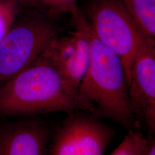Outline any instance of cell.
I'll return each mask as SVG.
<instances>
[{
	"mask_svg": "<svg viewBox=\"0 0 155 155\" xmlns=\"http://www.w3.org/2000/svg\"><path fill=\"white\" fill-rule=\"evenodd\" d=\"M143 155H155V143L154 140H151L149 147Z\"/></svg>",
	"mask_w": 155,
	"mask_h": 155,
	"instance_id": "13",
	"label": "cell"
},
{
	"mask_svg": "<svg viewBox=\"0 0 155 155\" xmlns=\"http://www.w3.org/2000/svg\"><path fill=\"white\" fill-rule=\"evenodd\" d=\"M47 128L38 120H24L0 129V155H45Z\"/></svg>",
	"mask_w": 155,
	"mask_h": 155,
	"instance_id": "8",
	"label": "cell"
},
{
	"mask_svg": "<svg viewBox=\"0 0 155 155\" xmlns=\"http://www.w3.org/2000/svg\"><path fill=\"white\" fill-rule=\"evenodd\" d=\"M113 137L110 127L91 114L72 112L56 130L50 155H104Z\"/></svg>",
	"mask_w": 155,
	"mask_h": 155,
	"instance_id": "6",
	"label": "cell"
},
{
	"mask_svg": "<svg viewBox=\"0 0 155 155\" xmlns=\"http://www.w3.org/2000/svg\"><path fill=\"white\" fill-rule=\"evenodd\" d=\"M77 110L92 113L78 95L67 89L58 73L39 58L31 66L0 84V116L29 115Z\"/></svg>",
	"mask_w": 155,
	"mask_h": 155,
	"instance_id": "1",
	"label": "cell"
},
{
	"mask_svg": "<svg viewBox=\"0 0 155 155\" xmlns=\"http://www.w3.org/2000/svg\"><path fill=\"white\" fill-rule=\"evenodd\" d=\"M55 34L53 25L43 19L15 22L0 43V84L36 61Z\"/></svg>",
	"mask_w": 155,
	"mask_h": 155,
	"instance_id": "5",
	"label": "cell"
},
{
	"mask_svg": "<svg viewBox=\"0 0 155 155\" xmlns=\"http://www.w3.org/2000/svg\"><path fill=\"white\" fill-rule=\"evenodd\" d=\"M90 60L78 95L92 109L91 114L132 129L134 114L125 70L119 57L89 31Z\"/></svg>",
	"mask_w": 155,
	"mask_h": 155,
	"instance_id": "2",
	"label": "cell"
},
{
	"mask_svg": "<svg viewBox=\"0 0 155 155\" xmlns=\"http://www.w3.org/2000/svg\"><path fill=\"white\" fill-rule=\"evenodd\" d=\"M84 13L94 36L120 59L129 84L139 50L155 43L140 33L121 0H89Z\"/></svg>",
	"mask_w": 155,
	"mask_h": 155,
	"instance_id": "3",
	"label": "cell"
},
{
	"mask_svg": "<svg viewBox=\"0 0 155 155\" xmlns=\"http://www.w3.org/2000/svg\"><path fill=\"white\" fill-rule=\"evenodd\" d=\"M150 141L141 132L130 129L110 155H143L149 147Z\"/></svg>",
	"mask_w": 155,
	"mask_h": 155,
	"instance_id": "10",
	"label": "cell"
},
{
	"mask_svg": "<svg viewBox=\"0 0 155 155\" xmlns=\"http://www.w3.org/2000/svg\"><path fill=\"white\" fill-rule=\"evenodd\" d=\"M71 14L75 31L64 36L54 37L39 58L49 63L58 73L67 90L77 95L90 60V26L79 8Z\"/></svg>",
	"mask_w": 155,
	"mask_h": 155,
	"instance_id": "4",
	"label": "cell"
},
{
	"mask_svg": "<svg viewBox=\"0 0 155 155\" xmlns=\"http://www.w3.org/2000/svg\"><path fill=\"white\" fill-rule=\"evenodd\" d=\"M17 1L20 4L22 3L27 5H35L38 2H40L39 0H17Z\"/></svg>",
	"mask_w": 155,
	"mask_h": 155,
	"instance_id": "14",
	"label": "cell"
},
{
	"mask_svg": "<svg viewBox=\"0 0 155 155\" xmlns=\"http://www.w3.org/2000/svg\"><path fill=\"white\" fill-rule=\"evenodd\" d=\"M128 90L134 116L155 132V47L148 43L139 50L131 70Z\"/></svg>",
	"mask_w": 155,
	"mask_h": 155,
	"instance_id": "7",
	"label": "cell"
},
{
	"mask_svg": "<svg viewBox=\"0 0 155 155\" xmlns=\"http://www.w3.org/2000/svg\"><path fill=\"white\" fill-rule=\"evenodd\" d=\"M139 31L155 43V0H121Z\"/></svg>",
	"mask_w": 155,
	"mask_h": 155,
	"instance_id": "9",
	"label": "cell"
},
{
	"mask_svg": "<svg viewBox=\"0 0 155 155\" xmlns=\"http://www.w3.org/2000/svg\"><path fill=\"white\" fill-rule=\"evenodd\" d=\"M40 2L55 13H72L78 8L77 0H39Z\"/></svg>",
	"mask_w": 155,
	"mask_h": 155,
	"instance_id": "12",
	"label": "cell"
},
{
	"mask_svg": "<svg viewBox=\"0 0 155 155\" xmlns=\"http://www.w3.org/2000/svg\"><path fill=\"white\" fill-rule=\"evenodd\" d=\"M19 5L17 0H0V43L15 24Z\"/></svg>",
	"mask_w": 155,
	"mask_h": 155,
	"instance_id": "11",
	"label": "cell"
}]
</instances>
